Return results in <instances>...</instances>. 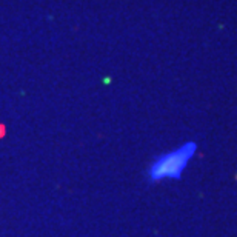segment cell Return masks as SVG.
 Listing matches in <instances>:
<instances>
[{
  "instance_id": "1",
  "label": "cell",
  "mask_w": 237,
  "mask_h": 237,
  "mask_svg": "<svg viewBox=\"0 0 237 237\" xmlns=\"http://www.w3.org/2000/svg\"><path fill=\"white\" fill-rule=\"evenodd\" d=\"M195 151H197V145L194 142H188L175 151L160 155L150 168L151 180H162L165 177L180 179L182 171L186 168L189 159L194 155Z\"/></svg>"
}]
</instances>
